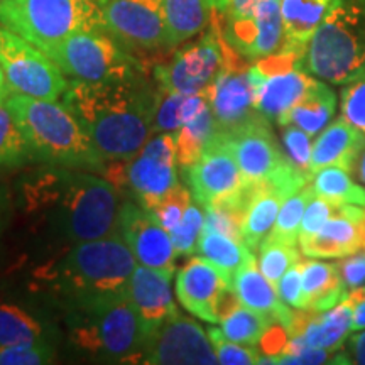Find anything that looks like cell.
<instances>
[{
  "instance_id": "cell-1",
  "label": "cell",
  "mask_w": 365,
  "mask_h": 365,
  "mask_svg": "<svg viewBox=\"0 0 365 365\" xmlns=\"http://www.w3.org/2000/svg\"><path fill=\"white\" fill-rule=\"evenodd\" d=\"M158 91L143 80L117 83L68 81L63 103L78 118L105 161L134 158L154 134Z\"/></svg>"
},
{
  "instance_id": "cell-2",
  "label": "cell",
  "mask_w": 365,
  "mask_h": 365,
  "mask_svg": "<svg viewBox=\"0 0 365 365\" xmlns=\"http://www.w3.org/2000/svg\"><path fill=\"white\" fill-rule=\"evenodd\" d=\"M31 212L54 235L70 244L103 239L118 232L120 191L90 171L49 166L26 185Z\"/></svg>"
},
{
  "instance_id": "cell-3",
  "label": "cell",
  "mask_w": 365,
  "mask_h": 365,
  "mask_svg": "<svg viewBox=\"0 0 365 365\" xmlns=\"http://www.w3.org/2000/svg\"><path fill=\"white\" fill-rule=\"evenodd\" d=\"M4 105L19 125L34 159L49 166L103 173L107 161L65 103L11 93Z\"/></svg>"
},
{
  "instance_id": "cell-4",
  "label": "cell",
  "mask_w": 365,
  "mask_h": 365,
  "mask_svg": "<svg viewBox=\"0 0 365 365\" xmlns=\"http://www.w3.org/2000/svg\"><path fill=\"white\" fill-rule=\"evenodd\" d=\"M135 267L134 254L117 232L103 239L73 244L54 266L51 279L73 307L129 294Z\"/></svg>"
},
{
  "instance_id": "cell-5",
  "label": "cell",
  "mask_w": 365,
  "mask_h": 365,
  "mask_svg": "<svg viewBox=\"0 0 365 365\" xmlns=\"http://www.w3.org/2000/svg\"><path fill=\"white\" fill-rule=\"evenodd\" d=\"M70 339L78 349L113 362H140L145 331L129 294L73 304Z\"/></svg>"
},
{
  "instance_id": "cell-6",
  "label": "cell",
  "mask_w": 365,
  "mask_h": 365,
  "mask_svg": "<svg viewBox=\"0 0 365 365\" xmlns=\"http://www.w3.org/2000/svg\"><path fill=\"white\" fill-rule=\"evenodd\" d=\"M309 75L345 85L365 70V0H335L307 46Z\"/></svg>"
},
{
  "instance_id": "cell-7",
  "label": "cell",
  "mask_w": 365,
  "mask_h": 365,
  "mask_svg": "<svg viewBox=\"0 0 365 365\" xmlns=\"http://www.w3.org/2000/svg\"><path fill=\"white\" fill-rule=\"evenodd\" d=\"M0 24L43 53L80 31L103 29L95 0H0Z\"/></svg>"
},
{
  "instance_id": "cell-8",
  "label": "cell",
  "mask_w": 365,
  "mask_h": 365,
  "mask_svg": "<svg viewBox=\"0 0 365 365\" xmlns=\"http://www.w3.org/2000/svg\"><path fill=\"white\" fill-rule=\"evenodd\" d=\"M59 70L86 83H117L144 78V68L105 29L75 33L46 51Z\"/></svg>"
},
{
  "instance_id": "cell-9",
  "label": "cell",
  "mask_w": 365,
  "mask_h": 365,
  "mask_svg": "<svg viewBox=\"0 0 365 365\" xmlns=\"http://www.w3.org/2000/svg\"><path fill=\"white\" fill-rule=\"evenodd\" d=\"M222 134L234 153L245 185L267 182L291 196L313 180L312 175L298 170L279 148L269 127V118L262 113L239 129Z\"/></svg>"
},
{
  "instance_id": "cell-10",
  "label": "cell",
  "mask_w": 365,
  "mask_h": 365,
  "mask_svg": "<svg viewBox=\"0 0 365 365\" xmlns=\"http://www.w3.org/2000/svg\"><path fill=\"white\" fill-rule=\"evenodd\" d=\"M102 176L118 191L127 190L139 207L153 212L180 185L176 132L150 137L144 148L127 161H107Z\"/></svg>"
},
{
  "instance_id": "cell-11",
  "label": "cell",
  "mask_w": 365,
  "mask_h": 365,
  "mask_svg": "<svg viewBox=\"0 0 365 365\" xmlns=\"http://www.w3.org/2000/svg\"><path fill=\"white\" fill-rule=\"evenodd\" d=\"M0 68L11 93L58 100L68 88L65 73L48 54L0 24Z\"/></svg>"
},
{
  "instance_id": "cell-12",
  "label": "cell",
  "mask_w": 365,
  "mask_h": 365,
  "mask_svg": "<svg viewBox=\"0 0 365 365\" xmlns=\"http://www.w3.org/2000/svg\"><path fill=\"white\" fill-rule=\"evenodd\" d=\"M225 46L220 17L215 11L198 41L180 49L171 63L156 68L159 88L185 95L208 90L225 66Z\"/></svg>"
},
{
  "instance_id": "cell-13",
  "label": "cell",
  "mask_w": 365,
  "mask_h": 365,
  "mask_svg": "<svg viewBox=\"0 0 365 365\" xmlns=\"http://www.w3.org/2000/svg\"><path fill=\"white\" fill-rule=\"evenodd\" d=\"M176 296L186 312L210 323L222 322L240 307L232 281L203 255L178 271Z\"/></svg>"
},
{
  "instance_id": "cell-14",
  "label": "cell",
  "mask_w": 365,
  "mask_h": 365,
  "mask_svg": "<svg viewBox=\"0 0 365 365\" xmlns=\"http://www.w3.org/2000/svg\"><path fill=\"white\" fill-rule=\"evenodd\" d=\"M102 26L122 46L143 51L171 48L163 0H103Z\"/></svg>"
},
{
  "instance_id": "cell-15",
  "label": "cell",
  "mask_w": 365,
  "mask_h": 365,
  "mask_svg": "<svg viewBox=\"0 0 365 365\" xmlns=\"http://www.w3.org/2000/svg\"><path fill=\"white\" fill-rule=\"evenodd\" d=\"M208 93L210 107L220 132L239 129L261 113L255 107L257 81L250 71L249 59L240 56L228 43L225 66L208 88Z\"/></svg>"
},
{
  "instance_id": "cell-16",
  "label": "cell",
  "mask_w": 365,
  "mask_h": 365,
  "mask_svg": "<svg viewBox=\"0 0 365 365\" xmlns=\"http://www.w3.org/2000/svg\"><path fill=\"white\" fill-rule=\"evenodd\" d=\"M143 364L150 365H212L218 364L208 331L180 309L173 312L145 339Z\"/></svg>"
},
{
  "instance_id": "cell-17",
  "label": "cell",
  "mask_w": 365,
  "mask_h": 365,
  "mask_svg": "<svg viewBox=\"0 0 365 365\" xmlns=\"http://www.w3.org/2000/svg\"><path fill=\"white\" fill-rule=\"evenodd\" d=\"M182 171L193 200L202 207L235 195L245 185L234 153L218 130L205 145L198 161Z\"/></svg>"
},
{
  "instance_id": "cell-18",
  "label": "cell",
  "mask_w": 365,
  "mask_h": 365,
  "mask_svg": "<svg viewBox=\"0 0 365 365\" xmlns=\"http://www.w3.org/2000/svg\"><path fill=\"white\" fill-rule=\"evenodd\" d=\"M223 38L249 61L277 53L284 46L281 0H264L255 12L242 19L220 17Z\"/></svg>"
},
{
  "instance_id": "cell-19",
  "label": "cell",
  "mask_w": 365,
  "mask_h": 365,
  "mask_svg": "<svg viewBox=\"0 0 365 365\" xmlns=\"http://www.w3.org/2000/svg\"><path fill=\"white\" fill-rule=\"evenodd\" d=\"M118 234L129 245L137 264L175 271L178 254L171 234L135 202L122 203L118 213Z\"/></svg>"
},
{
  "instance_id": "cell-20",
  "label": "cell",
  "mask_w": 365,
  "mask_h": 365,
  "mask_svg": "<svg viewBox=\"0 0 365 365\" xmlns=\"http://www.w3.org/2000/svg\"><path fill=\"white\" fill-rule=\"evenodd\" d=\"M307 257L341 259L365 249V208L340 205L339 212L313 235L299 239Z\"/></svg>"
},
{
  "instance_id": "cell-21",
  "label": "cell",
  "mask_w": 365,
  "mask_h": 365,
  "mask_svg": "<svg viewBox=\"0 0 365 365\" xmlns=\"http://www.w3.org/2000/svg\"><path fill=\"white\" fill-rule=\"evenodd\" d=\"M175 271L153 269L137 264L129 282V298L134 304L145 339L153 333L178 307L173 299L171 279Z\"/></svg>"
},
{
  "instance_id": "cell-22",
  "label": "cell",
  "mask_w": 365,
  "mask_h": 365,
  "mask_svg": "<svg viewBox=\"0 0 365 365\" xmlns=\"http://www.w3.org/2000/svg\"><path fill=\"white\" fill-rule=\"evenodd\" d=\"M286 330L289 339L299 340L313 349L340 350L352 331V304L341 299L325 312L301 309L293 313V319Z\"/></svg>"
},
{
  "instance_id": "cell-23",
  "label": "cell",
  "mask_w": 365,
  "mask_h": 365,
  "mask_svg": "<svg viewBox=\"0 0 365 365\" xmlns=\"http://www.w3.org/2000/svg\"><path fill=\"white\" fill-rule=\"evenodd\" d=\"M364 145L365 135L362 132L340 117L328 125L313 144L309 171L314 176L323 168L339 166L341 170L354 173Z\"/></svg>"
},
{
  "instance_id": "cell-24",
  "label": "cell",
  "mask_w": 365,
  "mask_h": 365,
  "mask_svg": "<svg viewBox=\"0 0 365 365\" xmlns=\"http://www.w3.org/2000/svg\"><path fill=\"white\" fill-rule=\"evenodd\" d=\"M234 291L240 304L266 314L274 323H281L286 328L289 327L293 312L286 303H282L276 287L261 272L255 257L250 259L234 276Z\"/></svg>"
},
{
  "instance_id": "cell-25",
  "label": "cell",
  "mask_w": 365,
  "mask_h": 365,
  "mask_svg": "<svg viewBox=\"0 0 365 365\" xmlns=\"http://www.w3.org/2000/svg\"><path fill=\"white\" fill-rule=\"evenodd\" d=\"M303 276V309L325 312L345 299L346 289L336 264L301 259Z\"/></svg>"
},
{
  "instance_id": "cell-26",
  "label": "cell",
  "mask_w": 365,
  "mask_h": 365,
  "mask_svg": "<svg viewBox=\"0 0 365 365\" xmlns=\"http://www.w3.org/2000/svg\"><path fill=\"white\" fill-rule=\"evenodd\" d=\"M286 198H289V196L277 190L276 186L267 185V182L254 186L252 200L249 203L244 227H242L244 244L252 252H257L264 239L272 230L281 205L284 203Z\"/></svg>"
},
{
  "instance_id": "cell-27",
  "label": "cell",
  "mask_w": 365,
  "mask_h": 365,
  "mask_svg": "<svg viewBox=\"0 0 365 365\" xmlns=\"http://www.w3.org/2000/svg\"><path fill=\"white\" fill-rule=\"evenodd\" d=\"M170 46H178L203 33L215 9L208 0H163Z\"/></svg>"
},
{
  "instance_id": "cell-28",
  "label": "cell",
  "mask_w": 365,
  "mask_h": 365,
  "mask_svg": "<svg viewBox=\"0 0 365 365\" xmlns=\"http://www.w3.org/2000/svg\"><path fill=\"white\" fill-rule=\"evenodd\" d=\"M210 107L208 91L185 95L178 91L158 90V102L154 108L153 130L154 132H176L180 130L186 122L202 113L205 108Z\"/></svg>"
},
{
  "instance_id": "cell-29",
  "label": "cell",
  "mask_w": 365,
  "mask_h": 365,
  "mask_svg": "<svg viewBox=\"0 0 365 365\" xmlns=\"http://www.w3.org/2000/svg\"><path fill=\"white\" fill-rule=\"evenodd\" d=\"M335 0H281L286 46L307 48Z\"/></svg>"
},
{
  "instance_id": "cell-30",
  "label": "cell",
  "mask_w": 365,
  "mask_h": 365,
  "mask_svg": "<svg viewBox=\"0 0 365 365\" xmlns=\"http://www.w3.org/2000/svg\"><path fill=\"white\" fill-rule=\"evenodd\" d=\"M336 108V95L330 86L318 80L314 88L286 113L279 122L281 127L296 125L309 135L318 134L331 120Z\"/></svg>"
},
{
  "instance_id": "cell-31",
  "label": "cell",
  "mask_w": 365,
  "mask_h": 365,
  "mask_svg": "<svg viewBox=\"0 0 365 365\" xmlns=\"http://www.w3.org/2000/svg\"><path fill=\"white\" fill-rule=\"evenodd\" d=\"M198 252L208 259L213 266H217L225 274L234 284V276L247 264L250 259L255 257L244 242L223 235L220 232H213L203 228V234L200 237Z\"/></svg>"
},
{
  "instance_id": "cell-32",
  "label": "cell",
  "mask_w": 365,
  "mask_h": 365,
  "mask_svg": "<svg viewBox=\"0 0 365 365\" xmlns=\"http://www.w3.org/2000/svg\"><path fill=\"white\" fill-rule=\"evenodd\" d=\"M218 127L213 117L212 107H207L190 122H186L180 130H176L178 145V164L181 170H186L191 164L198 161L205 145L217 134Z\"/></svg>"
},
{
  "instance_id": "cell-33",
  "label": "cell",
  "mask_w": 365,
  "mask_h": 365,
  "mask_svg": "<svg viewBox=\"0 0 365 365\" xmlns=\"http://www.w3.org/2000/svg\"><path fill=\"white\" fill-rule=\"evenodd\" d=\"M314 195L336 205H357L365 208V188L339 166L319 170L312 180Z\"/></svg>"
},
{
  "instance_id": "cell-34",
  "label": "cell",
  "mask_w": 365,
  "mask_h": 365,
  "mask_svg": "<svg viewBox=\"0 0 365 365\" xmlns=\"http://www.w3.org/2000/svg\"><path fill=\"white\" fill-rule=\"evenodd\" d=\"M44 341L41 323L22 308L0 304V346L33 345Z\"/></svg>"
},
{
  "instance_id": "cell-35",
  "label": "cell",
  "mask_w": 365,
  "mask_h": 365,
  "mask_svg": "<svg viewBox=\"0 0 365 365\" xmlns=\"http://www.w3.org/2000/svg\"><path fill=\"white\" fill-rule=\"evenodd\" d=\"M314 196V190L312 181L307 186H303L294 195L284 200L281 205L279 213H277L276 223H274L272 230L269 232L267 239L284 242V244L296 245L299 242V228L301 222H303L304 210H307L308 203L312 202Z\"/></svg>"
},
{
  "instance_id": "cell-36",
  "label": "cell",
  "mask_w": 365,
  "mask_h": 365,
  "mask_svg": "<svg viewBox=\"0 0 365 365\" xmlns=\"http://www.w3.org/2000/svg\"><path fill=\"white\" fill-rule=\"evenodd\" d=\"M220 323V330L227 339L242 345L255 346L257 344H261L264 335H266L274 322L271 318H267L266 314L254 312V309L240 304L230 314H227Z\"/></svg>"
},
{
  "instance_id": "cell-37",
  "label": "cell",
  "mask_w": 365,
  "mask_h": 365,
  "mask_svg": "<svg viewBox=\"0 0 365 365\" xmlns=\"http://www.w3.org/2000/svg\"><path fill=\"white\" fill-rule=\"evenodd\" d=\"M301 259L296 245L284 244V242L264 239V242L259 247V269L264 276L267 277L269 282L276 287L279 284L281 277L284 276L287 269L294 266Z\"/></svg>"
},
{
  "instance_id": "cell-38",
  "label": "cell",
  "mask_w": 365,
  "mask_h": 365,
  "mask_svg": "<svg viewBox=\"0 0 365 365\" xmlns=\"http://www.w3.org/2000/svg\"><path fill=\"white\" fill-rule=\"evenodd\" d=\"M31 156L29 145L12 113L4 103H0V166H22Z\"/></svg>"
},
{
  "instance_id": "cell-39",
  "label": "cell",
  "mask_w": 365,
  "mask_h": 365,
  "mask_svg": "<svg viewBox=\"0 0 365 365\" xmlns=\"http://www.w3.org/2000/svg\"><path fill=\"white\" fill-rule=\"evenodd\" d=\"M205 228V207H200V203L191 202L188 210L182 215L181 222L178 223L175 230H171V239L175 244L178 255H191L198 252L200 237Z\"/></svg>"
},
{
  "instance_id": "cell-40",
  "label": "cell",
  "mask_w": 365,
  "mask_h": 365,
  "mask_svg": "<svg viewBox=\"0 0 365 365\" xmlns=\"http://www.w3.org/2000/svg\"><path fill=\"white\" fill-rule=\"evenodd\" d=\"M208 336L215 350L218 364L223 365H252L262 362V354L254 345H242L227 339L220 328H208Z\"/></svg>"
},
{
  "instance_id": "cell-41",
  "label": "cell",
  "mask_w": 365,
  "mask_h": 365,
  "mask_svg": "<svg viewBox=\"0 0 365 365\" xmlns=\"http://www.w3.org/2000/svg\"><path fill=\"white\" fill-rule=\"evenodd\" d=\"M341 118L365 135V70L341 90Z\"/></svg>"
},
{
  "instance_id": "cell-42",
  "label": "cell",
  "mask_w": 365,
  "mask_h": 365,
  "mask_svg": "<svg viewBox=\"0 0 365 365\" xmlns=\"http://www.w3.org/2000/svg\"><path fill=\"white\" fill-rule=\"evenodd\" d=\"M191 202H193V195H191L190 188L178 185L176 188H173L170 193L166 195V198L149 213L154 217V220H156L159 225L166 228L168 232H171L175 230L178 223L181 222V218L185 215L186 210H188Z\"/></svg>"
},
{
  "instance_id": "cell-43",
  "label": "cell",
  "mask_w": 365,
  "mask_h": 365,
  "mask_svg": "<svg viewBox=\"0 0 365 365\" xmlns=\"http://www.w3.org/2000/svg\"><path fill=\"white\" fill-rule=\"evenodd\" d=\"M282 144H284V153L293 161L294 166L312 175V171H309L313 153L312 135L296 125H286L282 130Z\"/></svg>"
},
{
  "instance_id": "cell-44",
  "label": "cell",
  "mask_w": 365,
  "mask_h": 365,
  "mask_svg": "<svg viewBox=\"0 0 365 365\" xmlns=\"http://www.w3.org/2000/svg\"><path fill=\"white\" fill-rule=\"evenodd\" d=\"M54 357V350L46 341L33 345L0 346V365H44Z\"/></svg>"
},
{
  "instance_id": "cell-45",
  "label": "cell",
  "mask_w": 365,
  "mask_h": 365,
  "mask_svg": "<svg viewBox=\"0 0 365 365\" xmlns=\"http://www.w3.org/2000/svg\"><path fill=\"white\" fill-rule=\"evenodd\" d=\"M340 205L328 202V200L322 198V196L314 195L312 202L308 203L307 210H304L303 222H301L299 228V239L313 235L314 232H318L330 218L339 212Z\"/></svg>"
},
{
  "instance_id": "cell-46",
  "label": "cell",
  "mask_w": 365,
  "mask_h": 365,
  "mask_svg": "<svg viewBox=\"0 0 365 365\" xmlns=\"http://www.w3.org/2000/svg\"><path fill=\"white\" fill-rule=\"evenodd\" d=\"M277 294L289 308L303 309V276H301V259L287 269L277 284Z\"/></svg>"
},
{
  "instance_id": "cell-47",
  "label": "cell",
  "mask_w": 365,
  "mask_h": 365,
  "mask_svg": "<svg viewBox=\"0 0 365 365\" xmlns=\"http://www.w3.org/2000/svg\"><path fill=\"white\" fill-rule=\"evenodd\" d=\"M340 277L344 281L346 291L354 287L365 284V249H360L357 252L345 255L341 261L336 262Z\"/></svg>"
},
{
  "instance_id": "cell-48",
  "label": "cell",
  "mask_w": 365,
  "mask_h": 365,
  "mask_svg": "<svg viewBox=\"0 0 365 365\" xmlns=\"http://www.w3.org/2000/svg\"><path fill=\"white\" fill-rule=\"evenodd\" d=\"M345 299L352 304V331L365 328V286L346 291Z\"/></svg>"
},
{
  "instance_id": "cell-49",
  "label": "cell",
  "mask_w": 365,
  "mask_h": 365,
  "mask_svg": "<svg viewBox=\"0 0 365 365\" xmlns=\"http://www.w3.org/2000/svg\"><path fill=\"white\" fill-rule=\"evenodd\" d=\"M341 349H344L349 364L365 365V328L350 335Z\"/></svg>"
},
{
  "instance_id": "cell-50",
  "label": "cell",
  "mask_w": 365,
  "mask_h": 365,
  "mask_svg": "<svg viewBox=\"0 0 365 365\" xmlns=\"http://www.w3.org/2000/svg\"><path fill=\"white\" fill-rule=\"evenodd\" d=\"M264 0H227L225 11L220 12L225 19H242L252 16Z\"/></svg>"
},
{
  "instance_id": "cell-51",
  "label": "cell",
  "mask_w": 365,
  "mask_h": 365,
  "mask_svg": "<svg viewBox=\"0 0 365 365\" xmlns=\"http://www.w3.org/2000/svg\"><path fill=\"white\" fill-rule=\"evenodd\" d=\"M354 173H355V175H357L359 181L364 182V185H365V145L362 148V150H360Z\"/></svg>"
},
{
  "instance_id": "cell-52",
  "label": "cell",
  "mask_w": 365,
  "mask_h": 365,
  "mask_svg": "<svg viewBox=\"0 0 365 365\" xmlns=\"http://www.w3.org/2000/svg\"><path fill=\"white\" fill-rule=\"evenodd\" d=\"M11 95V90H9V86L6 83V78H4V73H2V68H0V103L6 102V98Z\"/></svg>"
},
{
  "instance_id": "cell-53",
  "label": "cell",
  "mask_w": 365,
  "mask_h": 365,
  "mask_svg": "<svg viewBox=\"0 0 365 365\" xmlns=\"http://www.w3.org/2000/svg\"><path fill=\"white\" fill-rule=\"evenodd\" d=\"M210 6L215 9L217 12H223L227 7V0H208Z\"/></svg>"
},
{
  "instance_id": "cell-54",
  "label": "cell",
  "mask_w": 365,
  "mask_h": 365,
  "mask_svg": "<svg viewBox=\"0 0 365 365\" xmlns=\"http://www.w3.org/2000/svg\"><path fill=\"white\" fill-rule=\"evenodd\" d=\"M2 212H4V203H2V196H0V225H2Z\"/></svg>"
},
{
  "instance_id": "cell-55",
  "label": "cell",
  "mask_w": 365,
  "mask_h": 365,
  "mask_svg": "<svg viewBox=\"0 0 365 365\" xmlns=\"http://www.w3.org/2000/svg\"><path fill=\"white\" fill-rule=\"evenodd\" d=\"M95 2H98V4H100V2H103V0H95Z\"/></svg>"
}]
</instances>
